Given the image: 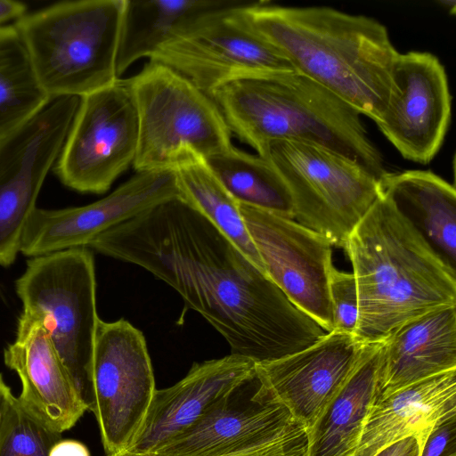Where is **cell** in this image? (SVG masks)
<instances>
[{"instance_id":"obj_1","label":"cell","mask_w":456,"mask_h":456,"mask_svg":"<svg viewBox=\"0 0 456 456\" xmlns=\"http://www.w3.org/2000/svg\"><path fill=\"white\" fill-rule=\"evenodd\" d=\"M88 248L136 265L172 287L256 363L301 351L327 332L183 198L99 235Z\"/></svg>"},{"instance_id":"obj_2","label":"cell","mask_w":456,"mask_h":456,"mask_svg":"<svg viewBox=\"0 0 456 456\" xmlns=\"http://www.w3.org/2000/svg\"><path fill=\"white\" fill-rule=\"evenodd\" d=\"M244 20L294 69L320 84L375 123L394 90L399 53L379 20L324 6L259 1L240 9Z\"/></svg>"},{"instance_id":"obj_3","label":"cell","mask_w":456,"mask_h":456,"mask_svg":"<svg viewBox=\"0 0 456 456\" xmlns=\"http://www.w3.org/2000/svg\"><path fill=\"white\" fill-rule=\"evenodd\" d=\"M343 248L356 283L361 343L382 342L411 319L456 305V271L382 191Z\"/></svg>"},{"instance_id":"obj_4","label":"cell","mask_w":456,"mask_h":456,"mask_svg":"<svg viewBox=\"0 0 456 456\" xmlns=\"http://www.w3.org/2000/svg\"><path fill=\"white\" fill-rule=\"evenodd\" d=\"M208 95L230 132L257 154L271 141H295L330 149L379 179L387 173L361 114L297 71L235 77Z\"/></svg>"},{"instance_id":"obj_5","label":"cell","mask_w":456,"mask_h":456,"mask_svg":"<svg viewBox=\"0 0 456 456\" xmlns=\"http://www.w3.org/2000/svg\"><path fill=\"white\" fill-rule=\"evenodd\" d=\"M125 0L52 4L15 21L36 77L49 99L83 97L117 81Z\"/></svg>"},{"instance_id":"obj_6","label":"cell","mask_w":456,"mask_h":456,"mask_svg":"<svg viewBox=\"0 0 456 456\" xmlns=\"http://www.w3.org/2000/svg\"><path fill=\"white\" fill-rule=\"evenodd\" d=\"M127 81L139 121L136 172L173 168L189 153L206 159L232 146L213 99L176 71L149 61Z\"/></svg>"},{"instance_id":"obj_7","label":"cell","mask_w":456,"mask_h":456,"mask_svg":"<svg viewBox=\"0 0 456 456\" xmlns=\"http://www.w3.org/2000/svg\"><path fill=\"white\" fill-rule=\"evenodd\" d=\"M23 312L38 318L89 410L96 280L87 247L35 256L15 281Z\"/></svg>"},{"instance_id":"obj_8","label":"cell","mask_w":456,"mask_h":456,"mask_svg":"<svg viewBox=\"0 0 456 456\" xmlns=\"http://www.w3.org/2000/svg\"><path fill=\"white\" fill-rule=\"evenodd\" d=\"M278 171L290 193L294 220L343 248L381 192L380 179L330 149L271 141L257 154Z\"/></svg>"},{"instance_id":"obj_9","label":"cell","mask_w":456,"mask_h":456,"mask_svg":"<svg viewBox=\"0 0 456 456\" xmlns=\"http://www.w3.org/2000/svg\"><path fill=\"white\" fill-rule=\"evenodd\" d=\"M139 142V121L127 79L80 98V103L53 167L66 187L102 194L130 166Z\"/></svg>"},{"instance_id":"obj_10","label":"cell","mask_w":456,"mask_h":456,"mask_svg":"<svg viewBox=\"0 0 456 456\" xmlns=\"http://www.w3.org/2000/svg\"><path fill=\"white\" fill-rule=\"evenodd\" d=\"M142 333L125 319L98 322L91 367L89 410L107 456L124 452L140 430L155 394Z\"/></svg>"},{"instance_id":"obj_11","label":"cell","mask_w":456,"mask_h":456,"mask_svg":"<svg viewBox=\"0 0 456 456\" xmlns=\"http://www.w3.org/2000/svg\"><path fill=\"white\" fill-rule=\"evenodd\" d=\"M80 103L67 96L0 137V265L20 253L25 225L47 174L54 167Z\"/></svg>"},{"instance_id":"obj_12","label":"cell","mask_w":456,"mask_h":456,"mask_svg":"<svg viewBox=\"0 0 456 456\" xmlns=\"http://www.w3.org/2000/svg\"><path fill=\"white\" fill-rule=\"evenodd\" d=\"M244 6L196 21L164 44L150 61L172 69L208 94L235 77L296 71L244 20Z\"/></svg>"},{"instance_id":"obj_13","label":"cell","mask_w":456,"mask_h":456,"mask_svg":"<svg viewBox=\"0 0 456 456\" xmlns=\"http://www.w3.org/2000/svg\"><path fill=\"white\" fill-rule=\"evenodd\" d=\"M239 208L268 277L322 330L332 331V244L294 219L244 204Z\"/></svg>"},{"instance_id":"obj_14","label":"cell","mask_w":456,"mask_h":456,"mask_svg":"<svg viewBox=\"0 0 456 456\" xmlns=\"http://www.w3.org/2000/svg\"><path fill=\"white\" fill-rule=\"evenodd\" d=\"M183 198L174 168L137 171L108 196L82 207L36 208L20 252L35 257L87 247L99 235L172 199Z\"/></svg>"},{"instance_id":"obj_15","label":"cell","mask_w":456,"mask_h":456,"mask_svg":"<svg viewBox=\"0 0 456 456\" xmlns=\"http://www.w3.org/2000/svg\"><path fill=\"white\" fill-rule=\"evenodd\" d=\"M394 90L376 123L403 158L427 164L439 151L452 113L447 75L431 53H399L393 67Z\"/></svg>"},{"instance_id":"obj_16","label":"cell","mask_w":456,"mask_h":456,"mask_svg":"<svg viewBox=\"0 0 456 456\" xmlns=\"http://www.w3.org/2000/svg\"><path fill=\"white\" fill-rule=\"evenodd\" d=\"M297 424L271 398L255 372L188 430L140 456H216L269 442Z\"/></svg>"},{"instance_id":"obj_17","label":"cell","mask_w":456,"mask_h":456,"mask_svg":"<svg viewBox=\"0 0 456 456\" xmlns=\"http://www.w3.org/2000/svg\"><path fill=\"white\" fill-rule=\"evenodd\" d=\"M364 345L332 330L301 351L256 363V374L271 398L308 429L354 369Z\"/></svg>"},{"instance_id":"obj_18","label":"cell","mask_w":456,"mask_h":456,"mask_svg":"<svg viewBox=\"0 0 456 456\" xmlns=\"http://www.w3.org/2000/svg\"><path fill=\"white\" fill-rule=\"evenodd\" d=\"M255 372V362L233 354L194 363L175 385L156 389L140 430L124 452L151 454L196 424Z\"/></svg>"},{"instance_id":"obj_19","label":"cell","mask_w":456,"mask_h":456,"mask_svg":"<svg viewBox=\"0 0 456 456\" xmlns=\"http://www.w3.org/2000/svg\"><path fill=\"white\" fill-rule=\"evenodd\" d=\"M4 362L20 379L18 399L51 429L62 434L88 410L38 318L20 314Z\"/></svg>"},{"instance_id":"obj_20","label":"cell","mask_w":456,"mask_h":456,"mask_svg":"<svg viewBox=\"0 0 456 456\" xmlns=\"http://www.w3.org/2000/svg\"><path fill=\"white\" fill-rule=\"evenodd\" d=\"M381 343L379 395L456 370V305L411 319Z\"/></svg>"},{"instance_id":"obj_21","label":"cell","mask_w":456,"mask_h":456,"mask_svg":"<svg viewBox=\"0 0 456 456\" xmlns=\"http://www.w3.org/2000/svg\"><path fill=\"white\" fill-rule=\"evenodd\" d=\"M456 410V370L379 395L366 418L354 456H374L386 446L428 430Z\"/></svg>"},{"instance_id":"obj_22","label":"cell","mask_w":456,"mask_h":456,"mask_svg":"<svg viewBox=\"0 0 456 456\" xmlns=\"http://www.w3.org/2000/svg\"><path fill=\"white\" fill-rule=\"evenodd\" d=\"M381 345H364L351 374L305 429V456H354L368 413L379 395Z\"/></svg>"},{"instance_id":"obj_23","label":"cell","mask_w":456,"mask_h":456,"mask_svg":"<svg viewBox=\"0 0 456 456\" xmlns=\"http://www.w3.org/2000/svg\"><path fill=\"white\" fill-rule=\"evenodd\" d=\"M380 185L435 252L456 271L455 187L429 170L387 173Z\"/></svg>"},{"instance_id":"obj_24","label":"cell","mask_w":456,"mask_h":456,"mask_svg":"<svg viewBox=\"0 0 456 456\" xmlns=\"http://www.w3.org/2000/svg\"><path fill=\"white\" fill-rule=\"evenodd\" d=\"M240 0H125L117 53L119 77L142 58H151L174 36L218 12L250 4Z\"/></svg>"},{"instance_id":"obj_25","label":"cell","mask_w":456,"mask_h":456,"mask_svg":"<svg viewBox=\"0 0 456 456\" xmlns=\"http://www.w3.org/2000/svg\"><path fill=\"white\" fill-rule=\"evenodd\" d=\"M173 168L183 199L205 216L256 267L266 273L240 212L239 203L213 175L205 160L189 153Z\"/></svg>"},{"instance_id":"obj_26","label":"cell","mask_w":456,"mask_h":456,"mask_svg":"<svg viewBox=\"0 0 456 456\" xmlns=\"http://www.w3.org/2000/svg\"><path fill=\"white\" fill-rule=\"evenodd\" d=\"M204 160L239 204L294 219L293 202L289 189L266 159L231 146Z\"/></svg>"},{"instance_id":"obj_27","label":"cell","mask_w":456,"mask_h":456,"mask_svg":"<svg viewBox=\"0 0 456 456\" xmlns=\"http://www.w3.org/2000/svg\"><path fill=\"white\" fill-rule=\"evenodd\" d=\"M50 102L36 77L14 24L0 27V137Z\"/></svg>"},{"instance_id":"obj_28","label":"cell","mask_w":456,"mask_h":456,"mask_svg":"<svg viewBox=\"0 0 456 456\" xmlns=\"http://www.w3.org/2000/svg\"><path fill=\"white\" fill-rule=\"evenodd\" d=\"M61 434L51 429L13 395L0 420V456H49Z\"/></svg>"},{"instance_id":"obj_29","label":"cell","mask_w":456,"mask_h":456,"mask_svg":"<svg viewBox=\"0 0 456 456\" xmlns=\"http://www.w3.org/2000/svg\"><path fill=\"white\" fill-rule=\"evenodd\" d=\"M329 289L333 330L354 336L358 320V295L354 274L333 266Z\"/></svg>"},{"instance_id":"obj_30","label":"cell","mask_w":456,"mask_h":456,"mask_svg":"<svg viewBox=\"0 0 456 456\" xmlns=\"http://www.w3.org/2000/svg\"><path fill=\"white\" fill-rule=\"evenodd\" d=\"M305 428L302 424H297L287 433L269 442L216 456H305ZM114 456L140 455L123 452Z\"/></svg>"},{"instance_id":"obj_31","label":"cell","mask_w":456,"mask_h":456,"mask_svg":"<svg viewBox=\"0 0 456 456\" xmlns=\"http://www.w3.org/2000/svg\"><path fill=\"white\" fill-rule=\"evenodd\" d=\"M419 456H456V410L447 412L428 431Z\"/></svg>"},{"instance_id":"obj_32","label":"cell","mask_w":456,"mask_h":456,"mask_svg":"<svg viewBox=\"0 0 456 456\" xmlns=\"http://www.w3.org/2000/svg\"><path fill=\"white\" fill-rule=\"evenodd\" d=\"M429 429L395 441L380 450L374 456H419L423 439Z\"/></svg>"},{"instance_id":"obj_33","label":"cell","mask_w":456,"mask_h":456,"mask_svg":"<svg viewBox=\"0 0 456 456\" xmlns=\"http://www.w3.org/2000/svg\"><path fill=\"white\" fill-rule=\"evenodd\" d=\"M49 456H90V452L88 448L79 441L61 439L53 446Z\"/></svg>"},{"instance_id":"obj_34","label":"cell","mask_w":456,"mask_h":456,"mask_svg":"<svg viewBox=\"0 0 456 456\" xmlns=\"http://www.w3.org/2000/svg\"><path fill=\"white\" fill-rule=\"evenodd\" d=\"M27 6L14 0H0V27L10 20H18L26 14Z\"/></svg>"},{"instance_id":"obj_35","label":"cell","mask_w":456,"mask_h":456,"mask_svg":"<svg viewBox=\"0 0 456 456\" xmlns=\"http://www.w3.org/2000/svg\"><path fill=\"white\" fill-rule=\"evenodd\" d=\"M11 388L4 382L2 374H0V420L5 408V405L12 395Z\"/></svg>"},{"instance_id":"obj_36","label":"cell","mask_w":456,"mask_h":456,"mask_svg":"<svg viewBox=\"0 0 456 456\" xmlns=\"http://www.w3.org/2000/svg\"><path fill=\"white\" fill-rule=\"evenodd\" d=\"M439 4L444 8L454 13L455 12V2L454 1H439Z\"/></svg>"}]
</instances>
